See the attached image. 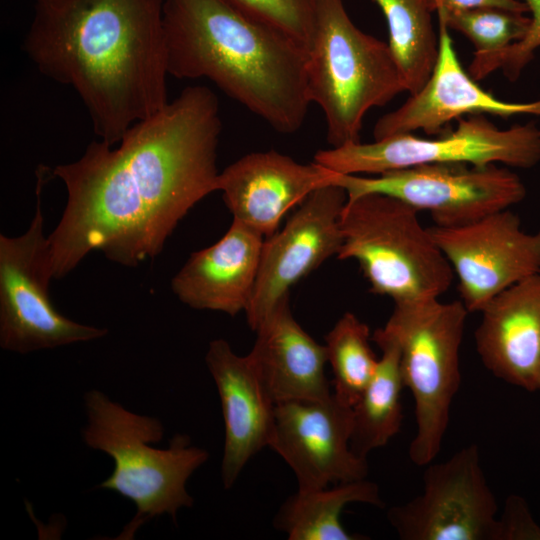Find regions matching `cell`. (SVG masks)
<instances>
[{"instance_id": "cell-8", "label": "cell", "mask_w": 540, "mask_h": 540, "mask_svg": "<svg viewBox=\"0 0 540 540\" xmlns=\"http://www.w3.org/2000/svg\"><path fill=\"white\" fill-rule=\"evenodd\" d=\"M435 139L402 133L372 143L350 142L319 150L314 161L339 174H375L434 163L503 164L531 168L540 162V128L533 121L499 129L483 114L457 119Z\"/></svg>"}, {"instance_id": "cell-3", "label": "cell", "mask_w": 540, "mask_h": 540, "mask_svg": "<svg viewBox=\"0 0 540 540\" xmlns=\"http://www.w3.org/2000/svg\"><path fill=\"white\" fill-rule=\"evenodd\" d=\"M169 75L206 78L284 134L311 104L305 49L224 0H164Z\"/></svg>"}, {"instance_id": "cell-1", "label": "cell", "mask_w": 540, "mask_h": 540, "mask_svg": "<svg viewBox=\"0 0 540 540\" xmlns=\"http://www.w3.org/2000/svg\"><path fill=\"white\" fill-rule=\"evenodd\" d=\"M217 96L189 86L131 126L113 148L92 141L74 162L53 170L67 191L48 236V270L61 279L92 251L136 267L154 259L179 222L217 191L221 133Z\"/></svg>"}, {"instance_id": "cell-10", "label": "cell", "mask_w": 540, "mask_h": 540, "mask_svg": "<svg viewBox=\"0 0 540 540\" xmlns=\"http://www.w3.org/2000/svg\"><path fill=\"white\" fill-rule=\"evenodd\" d=\"M347 200L377 193L395 197L418 211H428L437 226L469 224L521 202L526 187L520 177L497 164L434 163L388 171L375 177L337 174Z\"/></svg>"}, {"instance_id": "cell-24", "label": "cell", "mask_w": 540, "mask_h": 540, "mask_svg": "<svg viewBox=\"0 0 540 540\" xmlns=\"http://www.w3.org/2000/svg\"><path fill=\"white\" fill-rule=\"evenodd\" d=\"M370 329L353 313H344L325 336L327 363L333 373V394L353 407L372 379L378 358L370 346Z\"/></svg>"}, {"instance_id": "cell-14", "label": "cell", "mask_w": 540, "mask_h": 540, "mask_svg": "<svg viewBox=\"0 0 540 540\" xmlns=\"http://www.w3.org/2000/svg\"><path fill=\"white\" fill-rule=\"evenodd\" d=\"M353 410L335 395L275 404L269 447L292 469L298 490L365 479L367 459L350 448Z\"/></svg>"}, {"instance_id": "cell-25", "label": "cell", "mask_w": 540, "mask_h": 540, "mask_svg": "<svg viewBox=\"0 0 540 540\" xmlns=\"http://www.w3.org/2000/svg\"><path fill=\"white\" fill-rule=\"evenodd\" d=\"M439 23L464 34L475 47L471 63L495 56L526 34L530 17L499 8H478L437 14Z\"/></svg>"}, {"instance_id": "cell-5", "label": "cell", "mask_w": 540, "mask_h": 540, "mask_svg": "<svg viewBox=\"0 0 540 540\" xmlns=\"http://www.w3.org/2000/svg\"><path fill=\"white\" fill-rule=\"evenodd\" d=\"M305 53L308 95L332 147L360 141L365 114L406 91L389 44L357 28L343 0H317Z\"/></svg>"}, {"instance_id": "cell-9", "label": "cell", "mask_w": 540, "mask_h": 540, "mask_svg": "<svg viewBox=\"0 0 540 540\" xmlns=\"http://www.w3.org/2000/svg\"><path fill=\"white\" fill-rule=\"evenodd\" d=\"M46 170L38 171L36 209L27 230L16 237L0 234V346L20 354L91 341L108 332L63 316L49 297L52 279L41 210Z\"/></svg>"}, {"instance_id": "cell-2", "label": "cell", "mask_w": 540, "mask_h": 540, "mask_svg": "<svg viewBox=\"0 0 540 540\" xmlns=\"http://www.w3.org/2000/svg\"><path fill=\"white\" fill-rule=\"evenodd\" d=\"M164 0H34L22 49L108 145L169 102Z\"/></svg>"}, {"instance_id": "cell-19", "label": "cell", "mask_w": 540, "mask_h": 540, "mask_svg": "<svg viewBox=\"0 0 540 540\" xmlns=\"http://www.w3.org/2000/svg\"><path fill=\"white\" fill-rule=\"evenodd\" d=\"M265 237L234 220L214 244L190 255L171 280L185 305L235 316L246 311L258 276Z\"/></svg>"}, {"instance_id": "cell-7", "label": "cell", "mask_w": 540, "mask_h": 540, "mask_svg": "<svg viewBox=\"0 0 540 540\" xmlns=\"http://www.w3.org/2000/svg\"><path fill=\"white\" fill-rule=\"evenodd\" d=\"M467 314L462 301L399 302L381 328L399 349L404 386L413 396L417 429L409 457L416 466H427L441 450L461 383L459 351Z\"/></svg>"}, {"instance_id": "cell-23", "label": "cell", "mask_w": 540, "mask_h": 540, "mask_svg": "<svg viewBox=\"0 0 540 540\" xmlns=\"http://www.w3.org/2000/svg\"><path fill=\"white\" fill-rule=\"evenodd\" d=\"M383 12L389 46L401 71L406 91L418 92L429 79L438 56L439 36L432 14L435 0H373Z\"/></svg>"}, {"instance_id": "cell-28", "label": "cell", "mask_w": 540, "mask_h": 540, "mask_svg": "<svg viewBox=\"0 0 540 540\" xmlns=\"http://www.w3.org/2000/svg\"><path fill=\"white\" fill-rule=\"evenodd\" d=\"M499 522L500 540L540 539V526L520 496L510 495L507 498Z\"/></svg>"}, {"instance_id": "cell-16", "label": "cell", "mask_w": 540, "mask_h": 540, "mask_svg": "<svg viewBox=\"0 0 540 540\" xmlns=\"http://www.w3.org/2000/svg\"><path fill=\"white\" fill-rule=\"evenodd\" d=\"M448 29L439 23L438 56L429 79L399 108L378 119L373 128L375 140L417 130L436 134L451 120L464 115L540 116V98L531 102H507L476 84L462 68Z\"/></svg>"}, {"instance_id": "cell-22", "label": "cell", "mask_w": 540, "mask_h": 540, "mask_svg": "<svg viewBox=\"0 0 540 540\" xmlns=\"http://www.w3.org/2000/svg\"><path fill=\"white\" fill-rule=\"evenodd\" d=\"M351 503L384 507L379 487L366 478L335 484L333 488L298 490L280 506L274 527L290 540H360L341 523V513Z\"/></svg>"}, {"instance_id": "cell-12", "label": "cell", "mask_w": 540, "mask_h": 540, "mask_svg": "<svg viewBox=\"0 0 540 540\" xmlns=\"http://www.w3.org/2000/svg\"><path fill=\"white\" fill-rule=\"evenodd\" d=\"M428 230L458 278L468 312H480L505 289L540 273V230L525 232L509 209L469 224Z\"/></svg>"}, {"instance_id": "cell-6", "label": "cell", "mask_w": 540, "mask_h": 540, "mask_svg": "<svg viewBox=\"0 0 540 540\" xmlns=\"http://www.w3.org/2000/svg\"><path fill=\"white\" fill-rule=\"evenodd\" d=\"M419 211L392 196L369 193L347 200L338 259L358 262L370 291L394 303L439 298L454 278Z\"/></svg>"}, {"instance_id": "cell-29", "label": "cell", "mask_w": 540, "mask_h": 540, "mask_svg": "<svg viewBox=\"0 0 540 540\" xmlns=\"http://www.w3.org/2000/svg\"><path fill=\"white\" fill-rule=\"evenodd\" d=\"M436 13L464 11L478 8H499L520 13L528 12L521 0H435Z\"/></svg>"}, {"instance_id": "cell-11", "label": "cell", "mask_w": 540, "mask_h": 540, "mask_svg": "<svg viewBox=\"0 0 540 540\" xmlns=\"http://www.w3.org/2000/svg\"><path fill=\"white\" fill-rule=\"evenodd\" d=\"M497 511L479 448L470 444L429 463L422 493L391 507L387 518L403 540H500Z\"/></svg>"}, {"instance_id": "cell-27", "label": "cell", "mask_w": 540, "mask_h": 540, "mask_svg": "<svg viewBox=\"0 0 540 540\" xmlns=\"http://www.w3.org/2000/svg\"><path fill=\"white\" fill-rule=\"evenodd\" d=\"M530 12V24L525 36L501 53L479 63L469 65V75L475 81L482 80L497 69H501L510 80H517L524 68L540 48V0H521Z\"/></svg>"}, {"instance_id": "cell-21", "label": "cell", "mask_w": 540, "mask_h": 540, "mask_svg": "<svg viewBox=\"0 0 540 540\" xmlns=\"http://www.w3.org/2000/svg\"><path fill=\"white\" fill-rule=\"evenodd\" d=\"M382 351L376 371L352 407L350 437L352 452L360 457L385 446L400 430L403 413L401 392L404 387L399 349L381 328L371 337Z\"/></svg>"}, {"instance_id": "cell-17", "label": "cell", "mask_w": 540, "mask_h": 540, "mask_svg": "<svg viewBox=\"0 0 540 540\" xmlns=\"http://www.w3.org/2000/svg\"><path fill=\"white\" fill-rule=\"evenodd\" d=\"M205 362L222 408L225 443L221 479L224 488L229 489L248 461L269 447L275 403L250 356L237 355L224 339L210 342Z\"/></svg>"}, {"instance_id": "cell-26", "label": "cell", "mask_w": 540, "mask_h": 540, "mask_svg": "<svg viewBox=\"0 0 540 540\" xmlns=\"http://www.w3.org/2000/svg\"><path fill=\"white\" fill-rule=\"evenodd\" d=\"M248 18L273 28L306 49L317 0H224Z\"/></svg>"}, {"instance_id": "cell-13", "label": "cell", "mask_w": 540, "mask_h": 540, "mask_svg": "<svg viewBox=\"0 0 540 540\" xmlns=\"http://www.w3.org/2000/svg\"><path fill=\"white\" fill-rule=\"evenodd\" d=\"M347 202L346 191L330 184L310 194L281 230L265 238L258 276L245 311L254 331L263 323L289 290L338 255L343 242L341 215Z\"/></svg>"}, {"instance_id": "cell-18", "label": "cell", "mask_w": 540, "mask_h": 540, "mask_svg": "<svg viewBox=\"0 0 540 540\" xmlns=\"http://www.w3.org/2000/svg\"><path fill=\"white\" fill-rule=\"evenodd\" d=\"M480 312L475 343L484 366L511 385L540 390V273L505 289Z\"/></svg>"}, {"instance_id": "cell-20", "label": "cell", "mask_w": 540, "mask_h": 540, "mask_svg": "<svg viewBox=\"0 0 540 540\" xmlns=\"http://www.w3.org/2000/svg\"><path fill=\"white\" fill-rule=\"evenodd\" d=\"M250 353L272 401L323 400L332 395L325 374V345L317 343L295 320L289 297L255 331Z\"/></svg>"}, {"instance_id": "cell-4", "label": "cell", "mask_w": 540, "mask_h": 540, "mask_svg": "<svg viewBox=\"0 0 540 540\" xmlns=\"http://www.w3.org/2000/svg\"><path fill=\"white\" fill-rule=\"evenodd\" d=\"M88 424L83 441L114 460V469L99 487L132 501L137 513L119 539L134 533L154 517L168 514L174 520L180 508L191 507L193 498L186 482L209 457L205 449L191 445L187 435L175 434L166 449L152 446L164 434L161 421L139 415L92 389L84 396Z\"/></svg>"}, {"instance_id": "cell-15", "label": "cell", "mask_w": 540, "mask_h": 540, "mask_svg": "<svg viewBox=\"0 0 540 540\" xmlns=\"http://www.w3.org/2000/svg\"><path fill=\"white\" fill-rule=\"evenodd\" d=\"M338 173L315 161L303 164L274 150L242 156L219 173L217 191L233 219L265 238L274 234L293 207Z\"/></svg>"}]
</instances>
